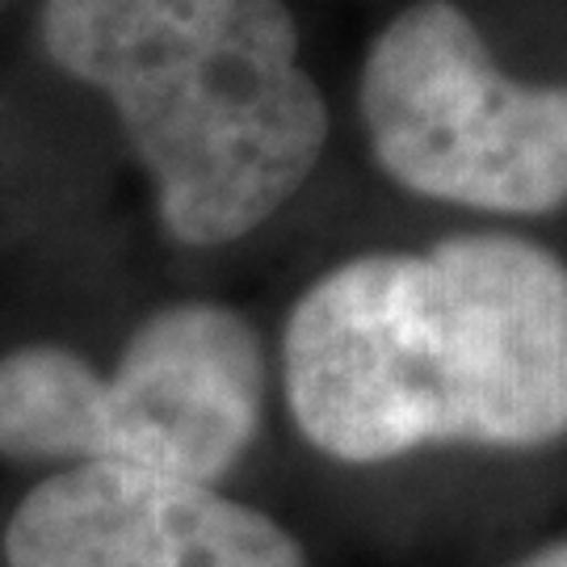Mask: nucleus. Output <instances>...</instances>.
<instances>
[{
  "label": "nucleus",
  "instance_id": "f257e3e1",
  "mask_svg": "<svg viewBox=\"0 0 567 567\" xmlns=\"http://www.w3.org/2000/svg\"><path fill=\"white\" fill-rule=\"evenodd\" d=\"M290 416L337 463L567 437V261L508 231L328 269L282 337Z\"/></svg>",
  "mask_w": 567,
  "mask_h": 567
},
{
  "label": "nucleus",
  "instance_id": "423d86ee",
  "mask_svg": "<svg viewBox=\"0 0 567 567\" xmlns=\"http://www.w3.org/2000/svg\"><path fill=\"white\" fill-rule=\"evenodd\" d=\"M513 567H567V538H559V543H550V547H543V550H534V555L517 559Z\"/></svg>",
  "mask_w": 567,
  "mask_h": 567
},
{
  "label": "nucleus",
  "instance_id": "20e7f679",
  "mask_svg": "<svg viewBox=\"0 0 567 567\" xmlns=\"http://www.w3.org/2000/svg\"><path fill=\"white\" fill-rule=\"evenodd\" d=\"M265 416V353L224 303H173L147 316L114 374L89 370L81 466H131L210 487L252 446Z\"/></svg>",
  "mask_w": 567,
  "mask_h": 567
},
{
  "label": "nucleus",
  "instance_id": "7ed1b4c3",
  "mask_svg": "<svg viewBox=\"0 0 567 567\" xmlns=\"http://www.w3.org/2000/svg\"><path fill=\"white\" fill-rule=\"evenodd\" d=\"M370 152L395 185L487 215L567 203V84L501 72L454 0H412L362 68Z\"/></svg>",
  "mask_w": 567,
  "mask_h": 567
},
{
  "label": "nucleus",
  "instance_id": "39448f33",
  "mask_svg": "<svg viewBox=\"0 0 567 567\" xmlns=\"http://www.w3.org/2000/svg\"><path fill=\"white\" fill-rule=\"evenodd\" d=\"M9 567H307L261 508L131 466H63L4 529Z\"/></svg>",
  "mask_w": 567,
  "mask_h": 567
},
{
  "label": "nucleus",
  "instance_id": "f03ea898",
  "mask_svg": "<svg viewBox=\"0 0 567 567\" xmlns=\"http://www.w3.org/2000/svg\"><path fill=\"white\" fill-rule=\"evenodd\" d=\"M42 47L110 97L189 248L248 236L320 164L328 105L282 0H47Z\"/></svg>",
  "mask_w": 567,
  "mask_h": 567
}]
</instances>
